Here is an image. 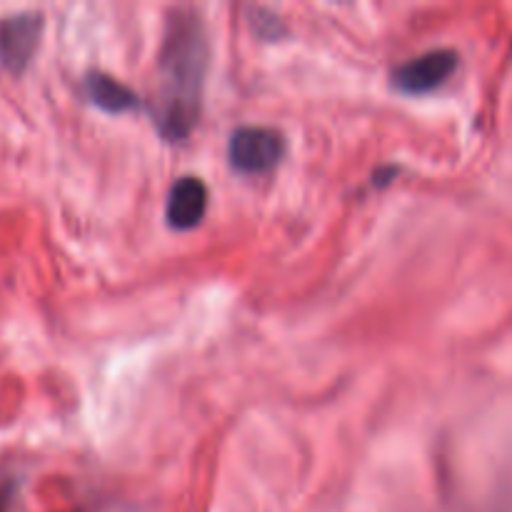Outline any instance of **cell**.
Segmentation results:
<instances>
[{
    "label": "cell",
    "instance_id": "6da1fadb",
    "mask_svg": "<svg viewBox=\"0 0 512 512\" xmlns=\"http://www.w3.org/2000/svg\"><path fill=\"white\" fill-rule=\"evenodd\" d=\"M208 58V33L198 10H170L158 55V93L153 105L155 125L165 140L190 138L198 125Z\"/></svg>",
    "mask_w": 512,
    "mask_h": 512
},
{
    "label": "cell",
    "instance_id": "7a4b0ae2",
    "mask_svg": "<svg viewBox=\"0 0 512 512\" xmlns=\"http://www.w3.org/2000/svg\"><path fill=\"white\" fill-rule=\"evenodd\" d=\"M285 140L278 130L263 125H243L230 135L228 158L238 173L263 175L270 173L283 160Z\"/></svg>",
    "mask_w": 512,
    "mask_h": 512
},
{
    "label": "cell",
    "instance_id": "3957f363",
    "mask_svg": "<svg viewBox=\"0 0 512 512\" xmlns=\"http://www.w3.org/2000/svg\"><path fill=\"white\" fill-rule=\"evenodd\" d=\"M43 35V15L25 10L0 18V65L8 73L20 75L33 60Z\"/></svg>",
    "mask_w": 512,
    "mask_h": 512
},
{
    "label": "cell",
    "instance_id": "277c9868",
    "mask_svg": "<svg viewBox=\"0 0 512 512\" xmlns=\"http://www.w3.org/2000/svg\"><path fill=\"white\" fill-rule=\"evenodd\" d=\"M458 68V53L435 48L393 70V85L405 95H425L445 83Z\"/></svg>",
    "mask_w": 512,
    "mask_h": 512
},
{
    "label": "cell",
    "instance_id": "5b68a950",
    "mask_svg": "<svg viewBox=\"0 0 512 512\" xmlns=\"http://www.w3.org/2000/svg\"><path fill=\"white\" fill-rule=\"evenodd\" d=\"M208 210V188L195 175L175 180L165 203V218L173 230H193Z\"/></svg>",
    "mask_w": 512,
    "mask_h": 512
},
{
    "label": "cell",
    "instance_id": "8992f818",
    "mask_svg": "<svg viewBox=\"0 0 512 512\" xmlns=\"http://www.w3.org/2000/svg\"><path fill=\"white\" fill-rule=\"evenodd\" d=\"M85 93H88L90 103L98 105L105 113H128V110L138 108L140 98L133 93V88H128L120 80L110 78L105 73H90L85 78Z\"/></svg>",
    "mask_w": 512,
    "mask_h": 512
},
{
    "label": "cell",
    "instance_id": "52a82bcc",
    "mask_svg": "<svg viewBox=\"0 0 512 512\" xmlns=\"http://www.w3.org/2000/svg\"><path fill=\"white\" fill-rule=\"evenodd\" d=\"M248 15H250V25H253V30L260 35V38L278 40L280 35L285 33L283 20H280L275 13H270V10L250 8Z\"/></svg>",
    "mask_w": 512,
    "mask_h": 512
}]
</instances>
